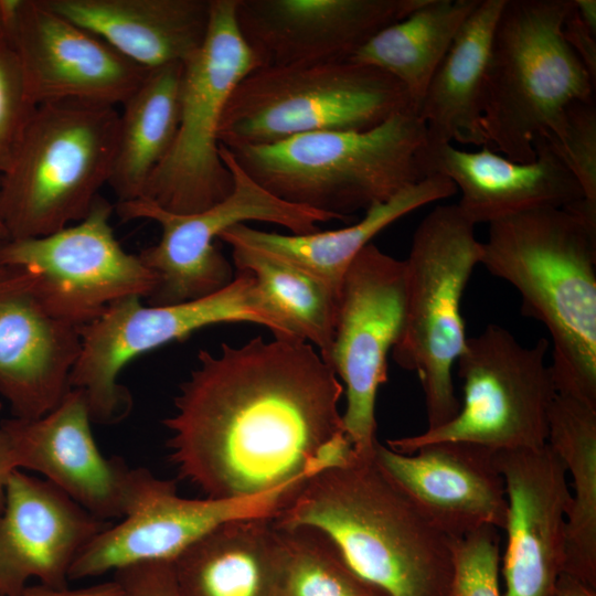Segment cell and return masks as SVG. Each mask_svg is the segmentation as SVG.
Masks as SVG:
<instances>
[{
    "label": "cell",
    "instance_id": "cell-8",
    "mask_svg": "<svg viewBox=\"0 0 596 596\" xmlns=\"http://www.w3.org/2000/svg\"><path fill=\"white\" fill-rule=\"evenodd\" d=\"M480 255L475 224L457 204H446L419 222L404 260V315L392 358L418 376L427 429L446 424L460 409L453 368L467 340L461 299Z\"/></svg>",
    "mask_w": 596,
    "mask_h": 596
},
{
    "label": "cell",
    "instance_id": "cell-33",
    "mask_svg": "<svg viewBox=\"0 0 596 596\" xmlns=\"http://www.w3.org/2000/svg\"><path fill=\"white\" fill-rule=\"evenodd\" d=\"M577 180L585 200L596 204V104L574 100L550 131L540 132Z\"/></svg>",
    "mask_w": 596,
    "mask_h": 596
},
{
    "label": "cell",
    "instance_id": "cell-13",
    "mask_svg": "<svg viewBox=\"0 0 596 596\" xmlns=\"http://www.w3.org/2000/svg\"><path fill=\"white\" fill-rule=\"evenodd\" d=\"M405 265L370 243L349 266L339 294L329 365L347 396L343 430L360 456L374 453L375 403L387 355L402 329Z\"/></svg>",
    "mask_w": 596,
    "mask_h": 596
},
{
    "label": "cell",
    "instance_id": "cell-25",
    "mask_svg": "<svg viewBox=\"0 0 596 596\" xmlns=\"http://www.w3.org/2000/svg\"><path fill=\"white\" fill-rule=\"evenodd\" d=\"M134 63H184L207 35L211 0H43Z\"/></svg>",
    "mask_w": 596,
    "mask_h": 596
},
{
    "label": "cell",
    "instance_id": "cell-14",
    "mask_svg": "<svg viewBox=\"0 0 596 596\" xmlns=\"http://www.w3.org/2000/svg\"><path fill=\"white\" fill-rule=\"evenodd\" d=\"M114 209L98 195L85 219L55 233L0 240V264L36 272L50 308L79 327L96 320L116 301L148 299L156 277L115 238Z\"/></svg>",
    "mask_w": 596,
    "mask_h": 596
},
{
    "label": "cell",
    "instance_id": "cell-39",
    "mask_svg": "<svg viewBox=\"0 0 596 596\" xmlns=\"http://www.w3.org/2000/svg\"><path fill=\"white\" fill-rule=\"evenodd\" d=\"M19 469L12 441L0 425V512L6 504L7 483L13 470Z\"/></svg>",
    "mask_w": 596,
    "mask_h": 596
},
{
    "label": "cell",
    "instance_id": "cell-34",
    "mask_svg": "<svg viewBox=\"0 0 596 596\" xmlns=\"http://www.w3.org/2000/svg\"><path fill=\"white\" fill-rule=\"evenodd\" d=\"M499 564L498 529L483 526L453 540L451 596H501Z\"/></svg>",
    "mask_w": 596,
    "mask_h": 596
},
{
    "label": "cell",
    "instance_id": "cell-5",
    "mask_svg": "<svg viewBox=\"0 0 596 596\" xmlns=\"http://www.w3.org/2000/svg\"><path fill=\"white\" fill-rule=\"evenodd\" d=\"M574 0H505L490 45L482 130L486 146L520 163L535 160L534 136L552 130L595 84L562 34Z\"/></svg>",
    "mask_w": 596,
    "mask_h": 596
},
{
    "label": "cell",
    "instance_id": "cell-30",
    "mask_svg": "<svg viewBox=\"0 0 596 596\" xmlns=\"http://www.w3.org/2000/svg\"><path fill=\"white\" fill-rule=\"evenodd\" d=\"M480 0H426L382 29L350 58L379 68L406 91L417 113L430 78Z\"/></svg>",
    "mask_w": 596,
    "mask_h": 596
},
{
    "label": "cell",
    "instance_id": "cell-38",
    "mask_svg": "<svg viewBox=\"0 0 596 596\" xmlns=\"http://www.w3.org/2000/svg\"><path fill=\"white\" fill-rule=\"evenodd\" d=\"M22 596H123V589L113 578L76 589L52 588L42 584L29 585Z\"/></svg>",
    "mask_w": 596,
    "mask_h": 596
},
{
    "label": "cell",
    "instance_id": "cell-28",
    "mask_svg": "<svg viewBox=\"0 0 596 596\" xmlns=\"http://www.w3.org/2000/svg\"><path fill=\"white\" fill-rule=\"evenodd\" d=\"M183 63L150 70L121 105L119 137L108 184L118 202L139 199L174 140Z\"/></svg>",
    "mask_w": 596,
    "mask_h": 596
},
{
    "label": "cell",
    "instance_id": "cell-27",
    "mask_svg": "<svg viewBox=\"0 0 596 596\" xmlns=\"http://www.w3.org/2000/svg\"><path fill=\"white\" fill-rule=\"evenodd\" d=\"M505 0H480L430 78L417 115L428 143L486 146L481 121L492 34Z\"/></svg>",
    "mask_w": 596,
    "mask_h": 596
},
{
    "label": "cell",
    "instance_id": "cell-32",
    "mask_svg": "<svg viewBox=\"0 0 596 596\" xmlns=\"http://www.w3.org/2000/svg\"><path fill=\"white\" fill-rule=\"evenodd\" d=\"M278 528L289 553L287 596H389L360 577L322 531Z\"/></svg>",
    "mask_w": 596,
    "mask_h": 596
},
{
    "label": "cell",
    "instance_id": "cell-41",
    "mask_svg": "<svg viewBox=\"0 0 596 596\" xmlns=\"http://www.w3.org/2000/svg\"><path fill=\"white\" fill-rule=\"evenodd\" d=\"M579 18L593 30H596V1L574 0Z\"/></svg>",
    "mask_w": 596,
    "mask_h": 596
},
{
    "label": "cell",
    "instance_id": "cell-2",
    "mask_svg": "<svg viewBox=\"0 0 596 596\" xmlns=\"http://www.w3.org/2000/svg\"><path fill=\"white\" fill-rule=\"evenodd\" d=\"M479 264L546 327L556 393L596 409V206L582 200L491 222Z\"/></svg>",
    "mask_w": 596,
    "mask_h": 596
},
{
    "label": "cell",
    "instance_id": "cell-7",
    "mask_svg": "<svg viewBox=\"0 0 596 596\" xmlns=\"http://www.w3.org/2000/svg\"><path fill=\"white\" fill-rule=\"evenodd\" d=\"M406 110L416 113L405 88L370 65L341 60L262 66L233 89L219 139L232 149L311 132L366 130Z\"/></svg>",
    "mask_w": 596,
    "mask_h": 596
},
{
    "label": "cell",
    "instance_id": "cell-11",
    "mask_svg": "<svg viewBox=\"0 0 596 596\" xmlns=\"http://www.w3.org/2000/svg\"><path fill=\"white\" fill-rule=\"evenodd\" d=\"M541 338L521 344L505 328L491 323L467 338L456 364L464 398L458 414L433 429L389 439L402 454L439 441H464L493 451L535 449L547 444L549 416L556 389Z\"/></svg>",
    "mask_w": 596,
    "mask_h": 596
},
{
    "label": "cell",
    "instance_id": "cell-37",
    "mask_svg": "<svg viewBox=\"0 0 596 596\" xmlns=\"http://www.w3.org/2000/svg\"><path fill=\"white\" fill-rule=\"evenodd\" d=\"M562 34L596 82V30L579 18L575 1L563 22Z\"/></svg>",
    "mask_w": 596,
    "mask_h": 596
},
{
    "label": "cell",
    "instance_id": "cell-15",
    "mask_svg": "<svg viewBox=\"0 0 596 596\" xmlns=\"http://www.w3.org/2000/svg\"><path fill=\"white\" fill-rule=\"evenodd\" d=\"M2 2L4 34L35 106L77 100L116 107L132 95L150 71L56 13L43 0Z\"/></svg>",
    "mask_w": 596,
    "mask_h": 596
},
{
    "label": "cell",
    "instance_id": "cell-10",
    "mask_svg": "<svg viewBox=\"0 0 596 596\" xmlns=\"http://www.w3.org/2000/svg\"><path fill=\"white\" fill-rule=\"evenodd\" d=\"M235 4L211 0L205 41L183 63L174 140L139 198L171 213L204 211L233 190L232 173L220 156L221 120L233 89L260 67L238 30Z\"/></svg>",
    "mask_w": 596,
    "mask_h": 596
},
{
    "label": "cell",
    "instance_id": "cell-16",
    "mask_svg": "<svg viewBox=\"0 0 596 596\" xmlns=\"http://www.w3.org/2000/svg\"><path fill=\"white\" fill-rule=\"evenodd\" d=\"M273 491L236 499H188L177 485L151 476L138 504L99 532L76 556L70 581L93 578L143 562H173L220 524L241 518H275L308 478Z\"/></svg>",
    "mask_w": 596,
    "mask_h": 596
},
{
    "label": "cell",
    "instance_id": "cell-17",
    "mask_svg": "<svg viewBox=\"0 0 596 596\" xmlns=\"http://www.w3.org/2000/svg\"><path fill=\"white\" fill-rule=\"evenodd\" d=\"M86 397L71 389L62 402L35 419L0 423L13 445L18 466L41 473L95 518L113 522L138 504L152 473L104 456L93 436Z\"/></svg>",
    "mask_w": 596,
    "mask_h": 596
},
{
    "label": "cell",
    "instance_id": "cell-40",
    "mask_svg": "<svg viewBox=\"0 0 596 596\" xmlns=\"http://www.w3.org/2000/svg\"><path fill=\"white\" fill-rule=\"evenodd\" d=\"M557 590L558 596H596V588L564 572L558 578Z\"/></svg>",
    "mask_w": 596,
    "mask_h": 596
},
{
    "label": "cell",
    "instance_id": "cell-45",
    "mask_svg": "<svg viewBox=\"0 0 596 596\" xmlns=\"http://www.w3.org/2000/svg\"><path fill=\"white\" fill-rule=\"evenodd\" d=\"M0 596H4V595H2V594L0 593Z\"/></svg>",
    "mask_w": 596,
    "mask_h": 596
},
{
    "label": "cell",
    "instance_id": "cell-20",
    "mask_svg": "<svg viewBox=\"0 0 596 596\" xmlns=\"http://www.w3.org/2000/svg\"><path fill=\"white\" fill-rule=\"evenodd\" d=\"M426 0H236L238 30L262 66L350 60Z\"/></svg>",
    "mask_w": 596,
    "mask_h": 596
},
{
    "label": "cell",
    "instance_id": "cell-23",
    "mask_svg": "<svg viewBox=\"0 0 596 596\" xmlns=\"http://www.w3.org/2000/svg\"><path fill=\"white\" fill-rule=\"evenodd\" d=\"M535 160L520 163L488 146L465 151L451 143H426L428 175L449 179L461 192L458 207L475 225L539 207H567L585 199L575 177L538 134Z\"/></svg>",
    "mask_w": 596,
    "mask_h": 596
},
{
    "label": "cell",
    "instance_id": "cell-35",
    "mask_svg": "<svg viewBox=\"0 0 596 596\" xmlns=\"http://www.w3.org/2000/svg\"><path fill=\"white\" fill-rule=\"evenodd\" d=\"M35 107L28 94L18 56L9 39L0 34V175Z\"/></svg>",
    "mask_w": 596,
    "mask_h": 596
},
{
    "label": "cell",
    "instance_id": "cell-44",
    "mask_svg": "<svg viewBox=\"0 0 596 596\" xmlns=\"http://www.w3.org/2000/svg\"><path fill=\"white\" fill-rule=\"evenodd\" d=\"M1 407H2V404H1V402H0V409H1Z\"/></svg>",
    "mask_w": 596,
    "mask_h": 596
},
{
    "label": "cell",
    "instance_id": "cell-22",
    "mask_svg": "<svg viewBox=\"0 0 596 596\" xmlns=\"http://www.w3.org/2000/svg\"><path fill=\"white\" fill-rule=\"evenodd\" d=\"M111 523L46 479L13 470L0 512V593L22 596L32 578L52 588L68 587L78 553Z\"/></svg>",
    "mask_w": 596,
    "mask_h": 596
},
{
    "label": "cell",
    "instance_id": "cell-19",
    "mask_svg": "<svg viewBox=\"0 0 596 596\" xmlns=\"http://www.w3.org/2000/svg\"><path fill=\"white\" fill-rule=\"evenodd\" d=\"M494 460L508 499L501 596H558L571 502L566 469L547 444L498 450Z\"/></svg>",
    "mask_w": 596,
    "mask_h": 596
},
{
    "label": "cell",
    "instance_id": "cell-1",
    "mask_svg": "<svg viewBox=\"0 0 596 596\" xmlns=\"http://www.w3.org/2000/svg\"><path fill=\"white\" fill-rule=\"evenodd\" d=\"M343 392L304 340L258 336L222 343L217 354L200 350L163 421L169 459L210 499L263 494L345 465L355 451L339 411Z\"/></svg>",
    "mask_w": 596,
    "mask_h": 596
},
{
    "label": "cell",
    "instance_id": "cell-3",
    "mask_svg": "<svg viewBox=\"0 0 596 596\" xmlns=\"http://www.w3.org/2000/svg\"><path fill=\"white\" fill-rule=\"evenodd\" d=\"M370 456L307 478L274 518L327 534L350 567L389 596H451L453 540Z\"/></svg>",
    "mask_w": 596,
    "mask_h": 596
},
{
    "label": "cell",
    "instance_id": "cell-26",
    "mask_svg": "<svg viewBox=\"0 0 596 596\" xmlns=\"http://www.w3.org/2000/svg\"><path fill=\"white\" fill-rule=\"evenodd\" d=\"M456 192L457 188L449 179L432 174L387 201L373 204L359 222L342 228L295 235L237 224L219 238L228 245H245L287 260L340 292L349 266L375 235L412 211Z\"/></svg>",
    "mask_w": 596,
    "mask_h": 596
},
{
    "label": "cell",
    "instance_id": "cell-6",
    "mask_svg": "<svg viewBox=\"0 0 596 596\" xmlns=\"http://www.w3.org/2000/svg\"><path fill=\"white\" fill-rule=\"evenodd\" d=\"M119 124L109 105L58 100L35 107L0 175L9 238L45 236L86 217L111 175Z\"/></svg>",
    "mask_w": 596,
    "mask_h": 596
},
{
    "label": "cell",
    "instance_id": "cell-43",
    "mask_svg": "<svg viewBox=\"0 0 596 596\" xmlns=\"http://www.w3.org/2000/svg\"><path fill=\"white\" fill-rule=\"evenodd\" d=\"M0 34H4V10L2 0H0Z\"/></svg>",
    "mask_w": 596,
    "mask_h": 596
},
{
    "label": "cell",
    "instance_id": "cell-4",
    "mask_svg": "<svg viewBox=\"0 0 596 596\" xmlns=\"http://www.w3.org/2000/svg\"><path fill=\"white\" fill-rule=\"evenodd\" d=\"M425 123L413 110L366 130L304 134L259 146L227 148L240 167L278 199L334 215L385 202L428 177Z\"/></svg>",
    "mask_w": 596,
    "mask_h": 596
},
{
    "label": "cell",
    "instance_id": "cell-24",
    "mask_svg": "<svg viewBox=\"0 0 596 596\" xmlns=\"http://www.w3.org/2000/svg\"><path fill=\"white\" fill-rule=\"evenodd\" d=\"M288 565L273 517L224 522L173 561L179 596H287Z\"/></svg>",
    "mask_w": 596,
    "mask_h": 596
},
{
    "label": "cell",
    "instance_id": "cell-9",
    "mask_svg": "<svg viewBox=\"0 0 596 596\" xmlns=\"http://www.w3.org/2000/svg\"><path fill=\"white\" fill-rule=\"evenodd\" d=\"M236 322L264 326L276 338L298 339L254 276L236 270L224 288L182 304L145 306L141 298L128 297L110 305L82 328V350L70 386L84 393L93 423H118L132 406L129 391L118 383L127 363L205 327Z\"/></svg>",
    "mask_w": 596,
    "mask_h": 596
},
{
    "label": "cell",
    "instance_id": "cell-29",
    "mask_svg": "<svg viewBox=\"0 0 596 596\" xmlns=\"http://www.w3.org/2000/svg\"><path fill=\"white\" fill-rule=\"evenodd\" d=\"M547 445L572 477L564 573L596 588V409L556 394Z\"/></svg>",
    "mask_w": 596,
    "mask_h": 596
},
{
    "label": "cell",
    "instance_id": "cell-36",
    "mask_svg": "<svg viewBox=\"0 0 596 596\" xmlns=\"http://www.w3.org/2000/svg\"><path fill=\"white\" fill-rule=\"evenodd\" d=\"M123 596H179L173 562H143L114 572Z\"/></svg>",
    "mask_w": 596,
    "mask_h": 596
},
{
    "label": "cell",
    "instance_id": "cell-21",
    "mask_svg": "<svg viewBox=\"0 0 596 596\" xmlns=\"http://www.w3.org/2000/svg\"><path fill=\"white\" fill-rule=\"evenodd\" d=\"M373 456L419 512L449 539L483 526L504 530L507 490L493 450L439 441L402 454L377 441Z\"/></svg>",
    "mask_w": 596,
    "mask_h": 596
},
{
    "label": "cell",
    "instance_id": "cell-31",
    "mask_svg": "<svg viewBox=\"0 0 596 596\" xmlns=\"http://www.w3.org/2000/svg\"><path fill=\"white\" fill-rule=\"evenodd\" d=\"M231 246L236 270L254 276L291 332L316 345L329 364L340 292L311 273L272 254L240 244Z\"/></svg>",
    "mask_w": 596,
    "mask_h": 596
},
{
    "label": "cell",
    "instance_id": "cell-42",
    "mask_svg": "<svg viewBox=\"0 0 596 596\" xmlns=\"http://www.w3.org/2000/svg\"><path fill=\"white\" fill-rule=\"evenodd\" d=\"M4 238H9V234L4 225L2 214H1V209H0V240H4Z\"/></svg>",
    "mask_w": 596,
    "mask_h": 596
},
{
    "label": "cell",
    "instance_id": "cell-18",
    "mask_svg": "<svg viewBox=\"0 0 596 596\" xmlns=\"http://www.w3.org/2000/svg\"><path fill=\"white\" fill-rule=\"evenodd\" d=\"M82 328L50 308L36 272L0 264V395L13 417L40 418L62 402Z\"/></svg>",
    "mask_w": 596,
    "mask_h": 596
},
{
    "label": "cell",
    "instance_id": "cell-12",
    "mask_svg": "<svg viewBox=\"0 0 596 596\" xmlns=\"http://www.w3.org/2000/svg\"><path fill=\"white\" fill-rule=\"evenodd\" d=\"M220 156L232 173L231 194L214 206L192 214L168 212L146 199L118 202L123 221L149 219L161 227V237L138 255L153 273L156 286L149 306H171L211 295L234 278L233 268L215 246L227 228L247 221L284 226L290 234L320 231L318 224L339 221L334 215L285 202L265 190L237 163L230 149Z\"/></svg>",
    "mask_w": 596,
    "mask_h": 596
}]
</instances>
